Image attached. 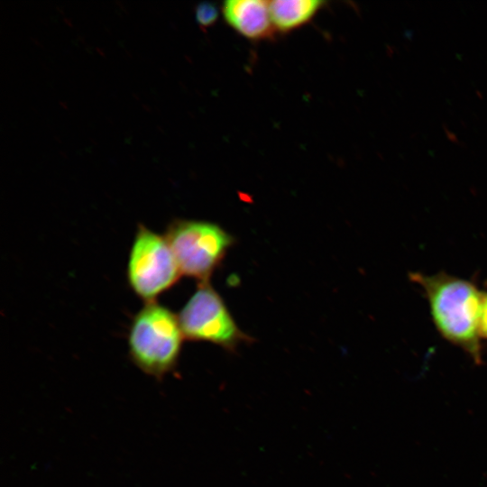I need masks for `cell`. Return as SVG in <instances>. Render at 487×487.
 <instances>
[{"instance_id":"cell-1","label":"cell","mask_w":487,"mask_h":487,"mask_svg":"<svg viewBox=\"0 0 487 487\" xmlns=\"http://www.w3.org/2000/svg\"><path fill=\"white\" fill-rule=\"evenodd\" d=\"M409 278L423 290L433 324L442 338L480 363L482 348L479 325L484 292L474 282L446 272H411Z\"/></svg>"},{"instance_id":"cell-2","label":"cell","mask_w":487,"mask_h":487,"mask_svg":"<svg viewBox=\"0 0 487 487\" xmlns=\"http://www.w3.org/2000/svg\"><path fill=\"white\" fill-rule=\"evenodd\" d=\"M184 338L176 314L156 301L145 303L131 322L130 358L142 372L161 379L176 367Z\"/></svg>"},{"instance_id":"cell-3","label":"cell","mask_w":487,"mask_h":487,"mask_svg":"<svg viewBox=\"0 0 487 487\" xmlns=\"http://www.w3.org/2000/svg\"><path fill=\"white\" fill-rule=\"evenodd\" d=\"M181 274L207 282L233 244L219 225L200 220L175 219L164 234Z\"/></svg>"},{"instance_id":"cell-4","label":"cell","mask_w":487,"mask_h":487,"mask_svg":"<svg viewBox=\"0 0 487 487\" xmlns=\"http://www.w3.org/2000/svg\"><path fill=\"white\" fill-rule=\"evenodd\" d=\"M180 275L165 236L138 225L126 270L127 281L134 294L145 303L154 302Z\"/></svg>"},{"instance_id":"cell-5","label":"cell","mask_w":487,"mask_h":487,"mask_svg":"<svg viewBox=\"0 0 487 487\" xmlns=\"http://www.w3.org/2000/svg\"><path fill=\"white\" fill-rule=\"evenodd\" d=\"M184 337L232 349L247 339L238 328L219 294L201 282L178 315Z\"/></svg>"},{"instance_id":"cell-6","label":"cell","mask_w":487,"mask_h":487,"mask_svg":"<svg viewBox=\"0 0 487 487\" xmlns=\"http://www.w3.org/2000/svg\"><path fill=\"white\" fill-rule=\"evenodd\" d=\"M221 11L228 25L247 39H267L275 30L267 1L227 0Z\"/></svg>"},{"instance_id":"cell-7","label":"cell","mask_w":487,"mask_h":487,"mask_svg":"<svg viewBox=\"0 0 487 487\" xmlns=\"http://www.w3.org/2000/svg\"><path fill=\"white\" fill-rule=\"evenodd\" d=\"M319 0H275L269 2L271 18L275 30L288 32L311 21L323 8Z\"/></svg>"},{"instance_id":"cell-8","label":"cell","mask_w":487,"mask_h":487,"mask_svg":"<svg viewBox=\"0 0 487 487\" xmlns=\"http://www.w3.org/2000/svg\"><path fill=\"white\" fill-rule=\"evenodd\" d=\"M218 15V8L214 3L203 1L195 7L196 21L202 29L212 26L216 22Z\"/></svg>"},{"instance_id":"cell-9","label":"cell","mask_w":487,"mask_h":487,"mask_svg":"<svg viewBox=\"0 0 487 487\" xmlns=\"http://www.w3.org/2000/svg\"><path fill=\"white\" fill-rule=\"evenodd\" d=\"M479 331L481 339L487 340V292L483 294L482 310L480 316Z\"/></svg>"}]
</instances>
